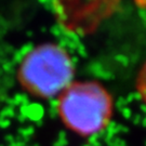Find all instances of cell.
Returning a JSON list of instances; mask_svg holds the SVG:
<instances>
[{"label":"cell","mask_w":146,"mask_h":146,"mask_svg":"<svg viewBox=\"0 0 146 146\" xmlns=\"http://www.w3.org/2000/svg\"><path fill=\"white\" fill-rule=\"evenodd\" d=\"M58 114L74 133L95 135L104 131L113 118V96L98 81H73L58 95Z\"/></svg>","instance_id":"obj_1"},{"label":"cell","mask_w":146,"mask_h":146,"mask_svg":"<svg viewBox=\"0 0 146 146\" xmlns=\"http://www.w3.org/2000/svg\"><path fill=\"white\" fill-rule=\"evenodd\" d=\"M75 66L69 53L58 43L33 48L17 68V81L27 93L41 100L58 98L74 81Z\"/></svg>","instance_id":"obj_2"},{"label":"cell","mask_w":146,"mask_h":146,"mask_svg":"<svg viewBox=\"0 0 146 146\" xmlns=\"http://www.w3.org/2000/svg\"><path fill=\"white\" fill-rule=\"evenodd\" d=\"M135 89L141 100L146 104V62L143 64L135 79Z\"/></svg>","instance_id":"obj_3"}]
</instances>
